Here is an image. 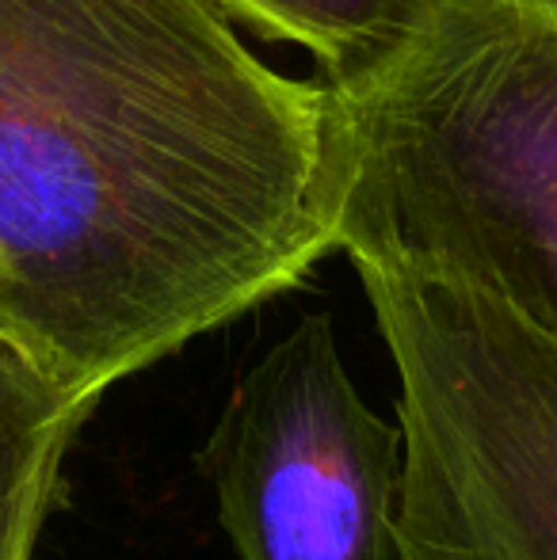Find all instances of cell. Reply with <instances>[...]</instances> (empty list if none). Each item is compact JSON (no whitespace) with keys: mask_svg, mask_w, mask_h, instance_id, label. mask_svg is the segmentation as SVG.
<instances>
[{"mask_svg":"<svg viewBox=\"0 0 557 560\" xmlns=\"http://www.w3.org/2000/svg\"><path fill=\"white\" fill-rule=\"evenodd\" d=\"M328 252L325 84L210 0H0V336L77 405Z\"/></svg>","mask_w":557,"mask_h":560,"instance_id":"obj_1","label":"cell"},{"mask_svg":"<svg viewBox=\"0 0 557 560\" xmlns=\"http://www.w3.org/2000/svg\"><path fill=\"white\" fill-rule=\"evenodd\" d=\"M328 96L336 252L474 287L557 343V0H443Z\"/></svg>","mask_w":557,"mask_h":560,"instance_id":"obj_2","label":"cell"},{"mask_svg":"<svg viewBox=\"0 0 557 560\" xmlns=\"http://www.w3.org/2000/svg\"><path fill=\"white\" fill-rule=\"evenodd\" d=\"M356 271L402 377V560H557V343L462 282Z\"/></svg>","mask_w":557,"mask_h":560,"instance_id":"obj_3","label":"cell"},{"mask_svg":"<svg viewBox=\"0 0 557 560\" xmlns=\"http://www.w3.org/2000/svg\"><path fill=\"white\" fill-rule=\"evenodd\" d=\"M199 465L241 560H402V428L363 405L325 313L241 374Z\"/></svg>","mask_w":557,"mask_h":560,"instance_id":"obj_4","label":"cell"},{"mask_svg":"<svg viewBox=\"0 0 557 560\" xmlns=\"http://www.w3.org/2000/svg\"><path fill=\"white\" fill-rule=\"evenodd\" d=\"M84 416L89 408L0 336V560L35 553L61 457Z\"/></svg>","mask_w":557,"mask_h":560,"instance_id":"obj_5","label":"cell"},{"mask_svg":"<svg viewBox=\"0 0 557 560\" xmlns=\"http://www.w3.org/2000/svg\"><path fill=\"white\" fill-rule=\"evenodd\" d=\"M225 20L317 58L325 89L379 73L428 27L443 0H210Z\"/></svg>","mask_w":557,"mask_h":560,"instance_id":"obj_6","label":"cell"}]
</instances>
